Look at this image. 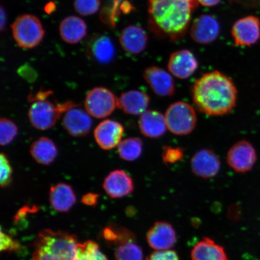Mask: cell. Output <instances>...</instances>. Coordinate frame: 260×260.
<instances>
[{"label":"cell","mask_w":260,"mask_h":260,"mask_svg":"<svg viewBox=\"0 0 260 260\" xmlns=\"http://www.w3.org/2000/svg\"><path fill=\"white\" fill-rule=\"evenodd\" d=\"M116 260H143L142 249L135 242V239L126 240L116 246Z\"/></svg>","instance_id":"cell-27"},{"label":"cell","mask_w":260,"mask_h":260,"mask_svg":"<svg viewBox=\"0 0 260 260\" xmlns=\"http://www.w3.org/2000/svg\"><path fill=\"white\" fill-rule=\"evenodd\" d=\"M77 260H108L100 251L99 246L93 241L79 243L78 246Z\"/></svg>","instance_id":"cell-28"},{"label":"cell","mask_w":260,"mask_h":260,"mask_svg":"<svg viewBox=\"0 0 260 260\" xmlns=\"http://www.w3.org/2000/svg\"><path fill=\"white\" fill-rule=\"evenodd\" d=\"M149 13L155 27L171 38L186 31L197 0H148Z\"/></svg>","instance_id":"cell-2"},{"label":"cell","mask_w":260,"mask_h":260,"mask_svg":"<svg viewBox=\"0 0 260 260\" xmlns=\"http://www.w3.org/2000/svg\"><path fill=\"white\" fill-rule=\"evenodd\" d=\"M167 128L172 134L186 136L193 131L197 124V115L190 104L177 102L168 107L165 114Z\"/></svg>","instance_id":"cell-5"},{"label":"cell","mask_w":260,"mask_h":260,"mask_svg":"<svg viewBox=\"0 0 260 260\" xmlns=\"http://www.w3.org/2000/svg\"><path fill=\"white\" fill-rule=\"evenodd\" d=\"M184 150L180 147L165 146L162 149V160L165 164H174L184 158Z\"/></svg>","instance_id":"cell-32"},{"label":"cell","mask_w":260,"mask_h":260,"mask_svg":"<svg viewBox=\"0 0 260 260\" xmlns=\"http://www.w3.org/2000/svg\"><path fill=\"white\" fill-rule=\"evenodd\" d=\"M0 184L2 188L7 187L12 183L13 168L8 156L2 152L0 155Z\"/></svg>","instance_id":"cell-30"},{"label":"cell","mask_w":260,"mask_h":260,"mask_svg":"<svg viewBox=\"0 0 260 260\" xmlns=\"http://www.w3.org/2000/svg\"><path fill=\"white\" fill-rule=\"evenodd\" d=\"M219 22L212 15H202L194 19L190 29V37L198 44H209L220 34Z\"/></svg>","instance_id":"cell-14"},{"label":"cell","mask_w":260,"mask_h":260,"mask_svg":"<svg viewBox=\"0 0 260 260\" xmlns=\"http://www.w3.org/2000/svg\"><path fill=\"white\" fill-rule=\"evenodd\" d=\"M99 195L96 193H88L84 194L82 198V202L87 206H92L97 203Z\"/></svg>","instance_id":"cell-35"},{"label":"cell","mask_w":260,"mask_h":260,"mask_svg":"<svg viewBox=\"0 0 260 260\" xmlns=\"http://www.w3.org/2000/svg\"><path fill=\"white\" fill-rule=\"evenodd\" d=\"M150 98L146 92L131 90L121 93L118 98V108L126 115L141 116L147 110Z\"/></svg>","instance_id":"cell-19"},{"label":"cell","mask_w":260,"mask_h":260,"mask_svg":"<svg viewBox=\"0 0 260 260\" xmlns=\"http://www.w3.org/2000/svg\"><path fill=\"white\" fill-rule=\"evenodd\" d=\"M168 68L172 75L179 79H187L196 72L197 58L191 51L181 50L174 52L169 59Z\"/></svg>","instance_id":"cell-16"},{"label":"cell","mask_w":260,"mask_h":260,"mask_svg":"<svg viewBox=\"0 0 260 260\" xmlns=\"http://www.w3.org/2000/svg\"><path fill=\"white\" fill-rule=\"evenodd\" d=\"M145 260H180L177 253L172 250L156 251L147 256Z\"/></svg>","instance_id":"cell-34"},{"label":"cell","mask_w":260,"mask_h":260,"mask_svg":"<svg viewBox=\"0 0 260 260\" xmlns=\"http://www.w3.org/2000/svg\"><path fill=\"white\" fill-rule=\"evenodd\" d=\"M243 1L250 3V4L252 5H260V0H243Z\"/></svg>","instance_id":"cell-39"},{"label":"cell","mask_w":260,"mask_h":260,"mask_svg":"<svg viewBox=\"0 0 260 260\" xmlns=\"http://www.w3.org/2000/svg\"><path fill=\"white\" fill-rule=\"evenodd\" d=\"M146 240L149 246L155 251H166L171 249L176 243L177 233L171 224L160 221L149 229Z\"/></svg>","instance_id":"cell-12"},{"label":"cell","mask_w":260,"mask_h":260,"mask_svg":"<svg viewBox=\"0 0 260 260\" xmlns=\"http://www.w3.org/2000/svg\"><path fill=\"white\" fill-rule=\"evenodd\" d=\"M76 236L51 230L42 231L34 243V260H77Z\"/></svg>","instance_id":"cell-3"},{"label":"cell","mask_w":260,"mask_h":260,"mask_svg":"<svg viewBox=\"0 0 260 260\" xmlns=\"http://www.w3.org/2000/svg\"><path fill=\"white\" fill-rule=\"evenodd\" d=\"M124 133L121 123L111 119L101 122L94 129L93 135L98 145L104 150H110L118 146Z\"/></svg>","instance_id":"cell-13"},{"label":"cell","mask_w":260,"mask_h":260,"mask_svg":"<svg viewBox=\"0 0 260 260\" xmlns=\"http://www.w3.org/2000/svg\"><path fill=\"white\" fill-rule=\"evenodd\" d=\"M51 94V91L40 90L36 95L29 96L32 103L28 109V117L31 125L36 129L44 131L51 128L67 110L77 107L76 104L71 101L55 104L47 100Z\"/></svg>","instance_id":"cell-4"},{"label":"cell","mask_w":260,"mask_h":260,"mask_svg":"<svg viewBox=\"0 0 260 260\" xmlns=\"http://www.w3.org/2000/svg\"><path fill=\"white\" fill-rule=\"evenodd\" d=\"M143 152V142L139 138H129L121 141L118 146L120 158L123 160L133 161L138 160Z\"/></svg>","instance_id":"cell-26"},{"label":"cell","mask_w":260,"mask_h":260,"mask_svg":"<svg viewBox=\"0 0 260 260\" xmlns=\"http://www.w3.org/2000/svg\"><path fill=\"white\" fill-rule=\"evenodd\" d=\"M197 1L206 7H212L218 5L221 0H197Z\"/></svg>","instance_id":"cell-36"},{"label":"cell","mask_w":260,"mask_h":260,"mask_svg":"<svg viewBox=\"0 0 260 260\" xmlns=\"http://www.w3.org/2000/svg\"><path fill=\"white\" fill-rule=\"evenodd\" d=\"M144 78L155 95L168 97L175 92V84L170 73L158 67H149L144 71Z\"/></svg>","instance_id":"cell-11"},{"label":"cell","mask_w":260,"mask_h":260,"mask_svg":"<svg viewBox=\"0 0 260 260\" xmlns=\"http://www.w3.org/2000/svg\"><path fill=\"white\" fill-rule=\"evenodd\" d=\"M52 207L58 212H68L76 203V197L69 184L60 183L52 186L49 194Z\"/></svg>","instance_id":"cell-21"},{"label":"cell","mask_w":260,"mask_h":260,"mask_svg":"<svg viewBox=\"0 0 260 260\" xmlns=\"http://www.w3.org/2000/svg\"><path fill=\"white\" fill-rule=\"evenodd\" d=\"M119 42L126 53H141L147 45L148 37L145 31L138 25H130L123 28L119 36Z\"/></svg>","instance_id":"cell-20"},{"label":"cell","mask_w":260,"mask_h":260,"mask_svg":"<svg viewBox=\"0 0 260 260\" xmlns=\"http://www.w3.org/2000/svg\"><path fill=\"white\" fill-rule=\"evenodd\" d=\"M18 133V128L15 123L6 118L0 119V144L5 146L14 141Z\"/></svg>","instance_id":"cell-29"},{"label":"cell","mask_w":260,"mask_h":260,"mask_svg":"<svg viewBox=\"0 0 260 260\" xmlns=\"http://www.w3.org/2000/svg\"><path fill=\"white\" fill-rule=\"evenodd\" d=\"M100 4V0H75L74 8L81 15L89 16L99 11Z\"/></svg>","instance_id":"cell-31"},{"label":"cell","mask_w":260,"mask_h":260,"mask_svg":"<svg viewBox=\"0 0 260 260\" xmlns=\"http://www.w3.org/2000/svg\"><path fill=\"white\" fill-rule=\"evenodd\" d=\"M84 107L93 118H105L118 107V98L106 87H94L87 93Z\"/></svg>","instance_id":"cell-7"},{"label":"cell","mask_w":260,"mask_h":260,"mask_svg":"<svg viewBox=\"0 0 260 260\" xmlns=\"http://www.w3.org/2000/svg\"><path fill=\"white\" fill-rule=\"evenodd\" d=\"M220 159L215 152L209 149L197 151L190 160V168L197 177L210 179L216 177L220 170Z\"/></svg>","instance_id":"cell-10"},{"label":"cell","mask_w":260,"mask_h":260,"mask_svg":"<svg viewBox=\"0 0 260 260\" xmlns=\"http://www.w3.org/2000/svg\"><path fill=\"white\" fill-rule=\"evenodd\" d=\"M55 9V5L53 3H49V4L45 8V11L48 14H50L51 12H53Z\"/></svg>","instance_id":"cell-38"},{"label":"cell","mask_w":260,"mask_h":260,"mask_svg":"<svg viewBox=\"0 0 260 260\" xmlns=\"http://www.w3.org/2000/svg\"><path fill=\"white\" fill-rule=\"evenodd\" d=\"M59 31L61 37L65 42L74 44L85 37L87 27L83 19L76 16H69L61 22Z\"/></svg>","instance_id":"cell-23"},{"label":"cell","mask_w":260,"mask_h":260,"mask_svg":"<svg viewBox=\"0 0 260 260\" xmlns=\"http://www.w3.org/2000/svg\"><path fill=\"white\" fill-rule=\"evenodd\" d=\"M90 115L84 110L73 107L63 114L62 125L73 137L80 138L89 134L92 126Z\"/></svg>","instance_id":"cell-15"},{"label":"cell","mask_w":260,"mask_h":260,"mask_svg":"<svg viewBox=\"0 0 260 260\" xmlns=\"http://www.w3.org/2000/svg\"><path fill=\"white\" fill-rule=\"evenodd\" d=\"M103 187L106 193L112 198L127 196L134 190V183L131 177L123 170L113 171L104 180Z\"/></svg>","instance_id":"cell-17"},{"label":"cell","mask_w":260,"mask_h":260,"mask_svg":"<svg viewBox=\"0 0 260 260\" xmlns=\"http://www.w3.org/2000/svg\"><path fill=\"white\" fill-rule=\"evenodd\" d=\"M21 245L7 234L1 232V251H16L20 249Z\"/></svg>","instance_id":"cell-33"},{"label":"cell","mask_w":260,"mask_h":260,"mask_svg":"<svg viewBox=\"0 0 260 260\" xmlns=\"http://www.w3.org/2000/svg\"><path fill=\"white\" fill-rule=\"evenodd\" d=\"M6 21H7V18H6V11L2 6L1 8V30H5L6 25Z\"/></svg>","instance_id":"cell-37"},{"label":"cell","mask_w":260,"mask_h":260,"mask_svg":"<svg viewBox=\"0 0 260 260\" xmlns=\"http://www.w3.org/2000/svg\"><path fill=\"white\" fill-rule=\"evenodd\" d=\"M30 154L39 164L48 166L56 160L58 151L56 144L48 138L41 137L32 143Z\"/></svg>","instance_id":"cell-25"},{"label":"cell","mask_w":260,"mask_h":260,"mask_svg":"<svg viewBox=\"0 0 260 260\" xmlns=\"http://www.w3.org/2000/svg\"><path fill=\"white\" fill-rule=\"evenodd\" d=\"M191 96L197 109L211 116L229 115L235 108L237 90L233 81L218 71L207 73L193 84Z\"/></svg>","instance_id":"cell-1"},{"label":"cell","mask_w":260,"mask_h":260,"mask_svg":"<svg viewBox=\"0 0 260 260\" xmlns=\"http://www.w3.org/2000/svg\"><path fill=\"white\" fill-rule=\"evenodd\" d=\"M139 128L140 132L146 138L161 137L168 129L165 115L157 110H146L140 116Z\"/></svg>","instance_id":"cell-18"},{"label":"cell","mask_w":260,"mask_h":260,"mask_svg":"<svg viewBox=\"0 0 260 260\" xmlns=\"http://www.w3.org/2000/svg\"><path fill=\"white\" fill-rule=\"evenodd\" d=\"M89 53L97 62L109 63L115 57V47L110 38L106 35H97L89 43Z\"/></svg>","instance_id":"cell-24"},{"label":"cell","mask_w":260,"mask_h":260,"mask_svg":"<svg viewBox=\"0 0 260 260\" xmlns=\"http://www.w3.org/2000/svg\"><path fill=\"white\" fill-rule=\"evenodd\" d=\"M232 34L237 46H252L260 39L259 18L248 16L239 19L233 25Z\"/></svg>","instance_id":"cell-9"},{"label":"cell","mask_w":260,"mask_h":260,"mask_svg":"<svg viewBox=\"0 0 260 260\" xmlns=\"http://www.w3.org/2000/svg\"><path fill=\"white\" fill-rule=\"evenodd\" d=\"M13 37L18 46L30 49L38 46L44 37L45 30L40 20L35 16H19L12 24Z\"/></svg>","instance_id":"cell-6"},{"label":"cell","mask_w":260,"mask_h":260,"mask_svg":"<svg viewBox=\"0 0 260 260\" xmlns=\"http://www.w3.org/2000/svg\"><path fill=\"white\" fill-rule=\"evenodd\" d=\"M257 160V154L253 145L246 140L237 142L227 152L226 161L229 167L239 173L252 170Z\"/></svg>","instance_id":"cell-8"},{"label":"cell","mask_w":260,"mask_h":260,"mask_svg":"<svg viewBox=\"0 0 260 260\" xmlns=\"http://www.w3.org/2000/svg\"><path fill=\"white\" fill-rule=\"evenodd\" d=\"M191 260H229L222 246L209 237H204L191 252Z\"/></svg>","instance_id":"cell-22"}]
</instances>
